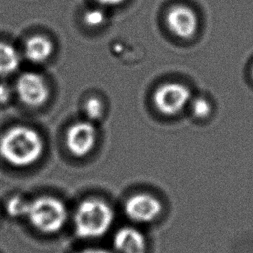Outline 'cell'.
<instances>
[{"label":"cell","mask_w":253,"mask_h":253,"mask_svg":"<svg viewBox=\"0 0 253 253\" xmlns=\"http://www.w3.org/2000/svg\"><path fill=\"white\" fill-rule=\"evenodd\" d=\"M52 52L51 42L43 36H34L30 38L25 45L27 58L35 63L45 61Z\"/></svg>","instance_id":"30bf717a"},{"label":"cell","mask_w":253,"mask_h":253,"mask_svg":"<svg viewBox=\"0 0 253 253\" xmlns=\"http://www.w3.org/2000/svg\"><path fill=\"white\" fill-rule=\"evenodd\" d=\"M166 22L170 31L183 39L191 38L198 29V18L195 12L185 6L172 8L167 14Z\"/></svg>","instance_id":"ba28073f"},{"label":"cell","mask_w":253,"mask_h":253,"mask_svg":"<svg viewBox=\"0 0 253 253\" xmlns=\"http://www.w3.org/2000/svg\"><path fill=\"white\" fill-rule=\"evenodd\" d=\"M97 141V130L90 122H78L72 125L66 134L68 150L77 157L88 154Z\"/></svg>","instance_id":"52a82bcc"},{"label":"cell","mask_w":253,"mask_h":253,"mask_svg":"<svg viewBox=\"0 0 253 253\" xmlns=\"http://www.w3.org/2000/svg\"><path fill=\"white\" fill-rule=\"evenodd\" d=\"M191 99L190 89L180 83H166L158 87L153 95L155 108L166 116L180 113Z\"/></svg>","instance_id":"277c9868"},{"label":"cell","mask_w":253,"mask_h":253,"mask_svg":"<svg viewBox=\"0 0 253 253\" xmlns=\"http://www.w3.org/2000/svg\"><path fill=\"white\" fill-rule=\"evenodd\" d=\"M29 204L30 203H27L23 198L15 196L11 198L7 203V211L13 217L27 215Z\"/></svg>","instance_id":"7c38bea8"},{"label":"cell","mask_w":253,"mask_h":253,"mask_svg":"<svg viewBox=\"0 0 253 253\" xmlns=\"http://www.w3.org/2000/svg\"><path fill=\"white\" fill-rule=\"evenodd\" d=\"M106 20L105 13L100 9L88 10L84 15V22L87 26L91 28H96L101 26Z\"/></svg>","instance_id":"5bb4252c"},{"label":"cell","mask_w":253,"mask_h":253,"mask_svg":"<svg viewBox=\"0 0 253 253\" xmlns=\"http://www.w3.org/2000/svg\"><path fill=\"white\" fill-rule=\"evenodd\" d=\"M192 112L197 118H206L211 113V105L205 98H197L193 102Z\"/></svg>","instance_id":"9a60e30c"},{"label":"cell","mask_w":253,"mask_h":253,"mask_svg":"<svg viewBox=\"0 0 253 253\" xmlns=\"http://www.w3.org/2000/svg\"><path fill=\"white\" fill-rule=\"evenodd\" d=\"M114 220L115 212L108 203L95 198L86 199L75 210L74 231L82 239H96L111 229Z\"/></svg>","instance_id":"6da1fadb"},{"label":"cell","mask_w":253,"mask_h":253,"mask_svg":"<svg viewBox=\"0 0 253 253\" xmlns=\"http://www.w3.org/2000/svg\"><path fill=\"white\" fill-rule=\"evenodd\" d=\"M27 216L37 230L53 234L64 227L68 213L63 202L54 197L43 196L29 204Z\"/></svg>","instance_id":"3957f363"},{"label":"cell","mask_w":253,"mask_h":253,"mask_svg":"<svg viewBox=\"0 0 253 253\" xmlns=\"http://www.w3.org/2000/svg\"><path fill=\"white\" fill-rule=\"evenodd\" d=\"M20 63L16 49L5 42H0V75H8L14 72Z\"/></svg>","instance_id":"8fae6325"},{"label":"cell","mask_w":253,"mask_h":253,"mask_svg":"<svg viewBox=\"0 0 253 253\" xmlns=\"http://www.w3.org/2000/svg\"><path fill=\"white\" fill-rule=\"evenodd\" d=\"M99 4L104 6H114L123 3L125 0H96Z\"/></svg>","instance_id":"ac0fdd59"},{"label":"cell","mask_w":253,"mask_h":253,"mask_svg":"<svg viewBox=\"0 0 253 253\" xmlns=\"http://www.w3.org/2000/svg\"><path fill=\"white\" fill-rule=\"evenodd\" d=\"M251 75H252V78H253V66H252V69H251Z\"/></svg>","instance_id":"d6986e66"},{"label":"cell","mask_w":253,"mask_h":253,"mask_svg":"<svg viewBox=\"0 0 253 253\" xmlns=\"http://www.w3.org/2000/svg\"><path fill=\"white\" fill-rule=\"evenodd\" d=\"M42 152V140L38 132L16 126L9 129L0 139V154L9 163L27 166L37 161Z\"/></svg>","instance_id":"7a4b0ae2"},{"label":"cell","mask_w":253,"mask_h":253,"mask_svg":"<svg viewBox=\"0 0 253 253\" xmlns=\"http://www.w3.org/2000/svg\"><path fill=\"white\" fill-rule=\"evenodd\" d=\"M113 253H146V238L135 227H121L113 237Z\"/></svg>","instance_id":"9c48e42d"},{"label":"cell","mask_w":253,"mask_h":253,"mask_svg":"<svg viewBox=\"0 0 253 253\" xmlns=\"http://www.w3.org/2000/svg\"><path fill=\"white\" fill-rule=\"evenodd\" d=\"M124 211L131 221L147 224L157 219L162 211V205L154 196L147 193H138L130 196L126 201Z\"/></svg>","instance_id":"5b68a950"},{"label":"cell","mask_w":253,"mask_h":253,"mask_svg":"<svg viewBox=\"0 0 253 253\" xmlns=\"http://www.w3.org/2000/svg\"><path fill=\"white\" fill-rule=\"evenodd\" d=\"M11 97V89L8 85L0 84V103H6Z\"/></svg>","instance_id":"2e32d148"},{"label":"cell","mask_w":253,"mask_h":253,"mask_svg":"<svg viewBox=\"0 0 253 253\" xmlns=\"http://www.w3.org/2000/svg\"><path fill=\"white\" fill-rule=\"evenodd\" d=\"M84 111L88 119L98 120L103 114V104L98 98H90L84 105Z\"/></svg>","instance_id":"4fadbf2b"},{"label":"cell","mask_w":253,"mask_h":253,"mask_svg":"<svg viewBox=\"0 0 253 253\" xmlns=\"http://www.w3.org/2000/svg\"><path fill=\"white\" fill-rule=\"evenodd\" d=\"M77 253H113L109 251L108 249L105 248H100V247H91V248H86L83 249Z\"/></svg>","instance_id":"e0dca14e"},{"label":"cell","mask_w":253,"mask_h":253,"mask_svg":"<svg viewBox=\"0 0 253 253\" xmlns=\"http://www.w3.org/2000/svg\"><path fill=\"white\" fill-rule=\"evenodd\" d=\"M16 90L21 101L32 107L42 105L49 95L48 86L44 79L34 72L22 74L17 81Z\"/></svg>","instance_id":"8992f818"}]
</instances>
